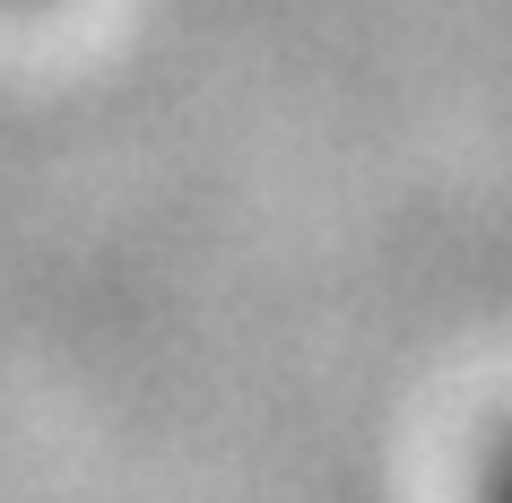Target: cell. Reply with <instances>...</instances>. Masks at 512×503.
Here are the masks:
<instances>
[{
  "instance_id": "obj_1",
  "label": "cell",
  "mask_w": 512,
  "mask_h": 503,
  "mask_svg": "<svg viewBox=\"0 0 512 503\" xmlns=\"http://www.w3.org/2000/svg\"><path fill=\"white\" fill-rule=\"evenodd\" d=\"M495 503H512V451H504V469H495Z\"/></svg>"
}]
</instances>
